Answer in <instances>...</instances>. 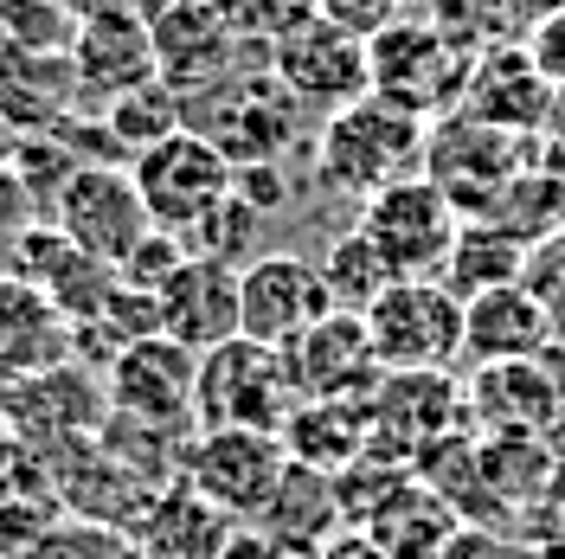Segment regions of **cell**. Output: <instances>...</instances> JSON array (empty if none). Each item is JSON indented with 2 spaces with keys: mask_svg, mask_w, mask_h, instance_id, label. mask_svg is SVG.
I'll return each instance as SVG.
<instances>
[{
  "mask_svg": "<svg viewBox=\"0 0 565 559\" xmlns=\"http://www.w3.org/2000/svg\"><path fill=\"white\" fill-rule=\"evenodd\" d=\"M469 431L462 424V386L450 373H386L366 399V456L412 470L437 437Z\"/></svg>",
  "mask_w": 565,
  "mask_h": 559,
  "instance_id": "13",
  "label": "cell"
},
{
  "mask_svg": "<svg viewBox=\"0 0 565 559\" xmlns=\"http://www.w3.org/2000/svg\"><path fill=\"white\" fill-rule=\"evenodd\" d=\"M521 175H527V141L508 136V129H489V123H476L462 109L430 123V136H424V180L462 219H489Z\"/></svg>",
  "mask_w": 565,
  "mask_h": 559,
  "instance_id": "6",
  "label": "cell"
},
{
  "mask_svg": "<svg viewBox=\"0 0 565 559\" xmlns=\"http://www.w3.org/2000/svg\"><path fill=\"white\" fill-rule=\"evenodd\" d=\"M141 20L154 39L161 84H174L180 97L257 65V45L245 39L232 0H141Z\"/></svg>",
  "mask_w": 565,
  "mask_h": 559,
  "instance_id": "4",
  "label": "cell"
},
{
  "mask_svg": "<svg viewBox=\"0 0 565 559\" xmlns=\"http://www.w3.org/2000/svg\"><path fill=\"white\" fill-rule=\"evenodd\" d=\"M180 264H186V239H174V232H148V239L129 251V264H122L116 277L129 283V289H148V296H154Z\"/></svg>",
  "mask_w": 565,
  "mask_h": 559,
  "instance_id": "39",
  "label": "cell"
},
{
  "mask_svg": "<svg viewBox=\"0 0 565 559\" xmlns=\"http://www.w3.org/2000/svg\"><path fill=\"white\" fill-rule=\"evenodd\" d=\"M161 303V335L180 341L186 354H212L238 335V271L186 257L174 277L154 289Z\"/></svg>",
  "mask_w": 565,
  "mask_h": 559,
  "instance_id": "23",
  "label": "cell"
},
{
  "mask_svg": "<svg viewBox=\"0 0 565 559\" xmlns=\"http://www.w3.org/2000/svg\"><path fill=\"white\" fill-rule=\"evenodd\" d=\"M0 39L33 45V52H71L77 7L71 0H0Z\"/></svg>",
  "mask_w": 565,
  "mask_h": 559,
  "instance_id": "36",
  "label": "cell"
},
{
  "mask_svg": "<svg viewBox=\"0 0 565 559\" xmlns=\"http://www.w3.org/2000/svg\"><path fill=\"white\" fill-rule=\"evenodd\" d=\"M424 136H430V123L380 104V97H360V104L316 123L309 168H316L321 187H334L348 200H373L392 180L424 175Z\"/></svg>",
  "mask_w": 565,
  "mask_h": 559,
  "instance_id": "2",
  "label": "cell"
},
{
  "mask_svg": "<svg viewBox=\"0 0 565 559\" xmlns=\"http://www.w3.org/2000/svg\"><path fill=\"white\" fill-rule=\"evenodd\" d=\"M136 527H141V553H154V559H218L225 540L238 534L232 515H218L206 495L186 489V483H168L141 508Z\"/></svg>",
  "mask_w": 565,
  "mask_h": 559,
  "instance_id": "27",
  "label": "cell"
},
{
  "mask_svg": "<svg viewBox=\"0 0 565 559\" xmlns=\"http://www.w3.org/2000/svg\"><path fill=\"white\" fill-rule=\"evenodd\" d=\"M521 521L533 527L527 540H565V456L553 463V476H546V489H540V502H533Z\"/></svg>",
  "mask_w": 565,
  "mask_h": 559,
  "instance_id": "43",
  "label": "cell"
},
{
  "mask_svg": "<svg viewBox=\"0 0 565 559\" xmlns=\"http://www.w3.org/2000/svg\"><path fill=\"white\" fill-rule=\"evenodd\" d=\"M129 175H136V193L148 207V219H154V232H174V239H186L206 212H218L232 200V161L193 129L141 148L129 161Z\"/></svg>",
  "mask_w": 565,
  "mask_h": 559,
  "instance_id": "8",
  "label": "cell"
},
{
  "mask_svg": "<svg viewBox=\"0 0 565 559\" xmlns=\"http://www.w3.org/2000/svg\"><path fill=\"white\" fill-rule=\"evenodd\" d=\"M193 386H200V354H186L168 335H148L104 367L109 419L148 431H193Z\"/></svg>",
  "mask_w": 565,
  "mask_h": 559,
  "instance_id": "12",
  "label": "cell"
},
{
  "mask_svg": "<svg viewBox=\"0 0 565 559\" xmlns=\"http://www.w3.org/2000/svg\"><path fill=\"white\" fill-rule=\"evenodd\" d=\"M218 559H282V553L264 540V534H257V527H238V534L225 540V553H218Z\"/></svg>",
  "mask_w": 565,
  "mask_h": 559,
  "instance_id": "47",
  "label": "cell"
},
{
  "mask_svg": "<svg viewBox=\"0 0 565 559\" xmlns=\"http://www.w3.org/2000/svg\"><path fill=\"white\" fill-rule=\"evenodd\" d=\"M302 399L289 386L277 348H257L232 335L225 348L200 354V386H193V431H277L289 424Z\"/></svg>",
  "mask_w": 565,
  "mask_h": 559,
  "instance_id": "3",
  "label": "cell"
},
{
  "mask_svg": "<svg viewBox=\"0 0 565 559\" xmlns=\"http://www.w3.org/2000/svg\"><path fill=\"white\" fill-rule=\"evenodd\" d=\"M527 257L533 245L514 239L501 219H462L457 245H450V264H444V283L450 296H482V289H508V283H527Z\"/></svg>",
  "mask_w": 565,
  "mask_h": 559,
  "instance_id": "31",
  "label": "cell"
},
{
  "mask_svg": "<svg viewBox=\"0 0 565 559\" xmlns=\"http://www.w3.org/2000/svg\"><path fill=\"white\" fill-rule=\"evenodd\" d=\"M360 321L380 373H450V360L462 354V296H450L444 277L392 283Z\"/></svg>",
  "mask_w": 565,
  "mask_h": 559,
  "instance_id": "7",
  "label": "cell"
},
{
  "mask_svg": "<svg viewBox=\"0 0 565 559\" xmlns=\"http://www.w3.org/2000/svg\"><path fill=\"white\" fill-rule=\"evenodd\" d=\"M7 277L33 283V289H39V296H45L58 315H65L71 328L97 321V315H104V303L116 296V283H122L109 264H97L90 251L71 245L58 225H33L20 245L7 251Z\"/></svg>",
  "mask_w": 565,
  "mask_h": 559,
  "instance_id": "18",
  "label": "cell"
},
{
  "mask_svg": "<svg viewBox=\"0 0 565 559\" xmlns=\"http://www.w3.org/2000/svg\"><path fill=\"white\" fill-rule=\"evenodd\" d=\"M316 7H321V20H334L353 39H373L398 20V0H316Z\"/></svg>",
  "mask_w": 565,
  "mask_h": 559,
  "instance_id": "41",
  "label": "cell"
},
{
  "mask_svg": "<svg viewBox=\"0 0 565 559\" xmlns=\"http://www.w3.org/2000/svg\"><path fill=\"white\" fill-rule=\"evenodd\" d=\"M366 65H373V97L418 123H444L462 109V84H469V59L424 13H398L386 33L366 39Z\"/></svg>",
  "mask_w": 565,
  "mask_h": 559,
  "instance_id": "5",
  "label": "cell"
},
{
  "mask_svg": "<svg viewBox=\"0 0 565 559\" xmlns=\"http://www.w3.org/2000/svg\"><path fill=\"white\" fill-rule=\"evenodd\" d=\"M521 45H527V59L540 65V77H546V84L565 97V13H553L546 27H533Z\"/></svg>",
  "mask_w": 565,
  "mask_h": 559,
  "instance_id": "42",
  "label": "cell"
},
{
  "mask_svg": "<svg viewBox=\"0 0 565 559\" xmlns=\"http://www.w3.org/2000/svg\"><path fill=\"white\" fill-rule=\"evenodd\" d=\"M250 527H257V534H264L282 559H316L321 547L348 527L334 476L289 463V470H282V483L270 489V502H264V515H257Z\"/></svg>",
  "mask_w": 565,
  "mask_h": 559,
  "instance_id": "25",
  "label": "cell"
},
{
  "mask_svg": "<svg viewBox=\"0 0 565 559\" xmlns=\"http://www.w3.org/2000/svg\"><path fill=\"white\" fill-rule=\"evenodd\" d=\"M186 104V129L206 136L232 168H257V161H289L316 141V123L309 109L282 91V77L270 65L232 71L206 91L180 97Z\"/></svg>",
  "mask_w": 565,
  "mask_h": 559,
  "instance_id": "1",
  "label": "cell"
},
{
  "mask_svg": "<svg viewBox=\"0 0 565 559\" xmlns=\"http://www.w3.org/2000/svg\"><path fill=\"white\" fill-rule=\"evenodd\" d=\"M444 559H533L527 547H514V534H494V527H462L457 547Z\"/></svg>",
  "mask_w": 565,
  "mask_h": 559,
  "instance_id": "44",
  "label": "cell"
},
{
  "mask_svg": "<svg viewBox=\"0 0 565 559\" xmlns=\"http://www.w3.org/2000/svg\"><path fill=\"white\" fill-rule=\"evenodd\" d=\"M328 315H334V303H328L321 264L296 257V251H264L257 264L238 271V335L257 348L282 354Z\"/></svg>",
  "mask_w": 565,
  "mask_h": 559,
  "instance_id": "14",
  "label": "cell"
},
{
  "mask_svg": "<svg viewBox=\"0 0 565 559\" xmlns=\"http://www.w3.org/2000/svg\"><path fill=\"white\" fill-rule=\"evenodd\" d=\"M398 13H430V0H398Z\"/></svg>",
  "mask_w": 565,
  "mask_h": 559,
  "instance_id": "48",
  "label": "cell"
},
{
  "mask_svg": "<svg viewBox=\"0 0 565 559\" xmlns=\"http://www.w3.org/2000/svg\"><path fill=\"white\" fill-rule=\"evenodd\" d=\"M462 116L489 123V129H508V136H540L553 116H559V91L540 77V65L527 59V45H494L469 65V84H462Z\"/></svg>",
  "mask_w": 565,
  "mask_h": 559,
  "instance_id": "19",
  "label": "cell"
},
{
  "mask_svg": "<svg viewBox=\"0 0 565 559\" xmlns=\"http://www.w3.org/2000/svg\"><path fill=\"white\" fill-rule=\"evenodd\" d=\"M45 225H58L71 245L90 251V257L109 264V271H122L129 251L154 232V219H148V207H141L129 168H77Z\"/></svg>",
  "mask_w": 565,
  "mask_h": 559,
  "instance_id": "16",
  "label": "cell"
},
{
  "mask_svg": "<svg viewBox=\"0 0 565 559\" xmlns=\"http://www.w3.org/2000/svg\"><path fill=\"white\" fill-rule=\"evenodd\" d=\"M476 463H482V483H489L494 508L508 521H521L540 502L559 451H553V437H533V431H476Z\"/></svg>",
  "mask_w": 565,
  "mask_h": 559,
  "instance_id": "30",
  "label": "cell"
},
{
  "mask_svg": "<svg viewBox=\"0 0 565 559\" xmlns=\"http://www.w3.org/2000/svg\"><path fill=\"white\" fill-rule=\"evenodd\" d=\"M316 559H392V553L380 547V540H373V534H360V527H341V534H334V540H328Z\"/></svg>",
  "mask_w": 565,
  "mask_h": 559,
  "instance_id": "45",
  "label": "cell"
},
{
  "mask_svg": "<svg viewBox=\"0 0 565 559\" xmlns=\"http://www.w3.org/2000/svg\"><path fill=\"white\" fill-rule=\"evenodd\" d=\"M462 424L469 431L559 437L565 431V348H546L540 360L476 367V380L462 386Z\"/></svg>",
  "mask_w": 565,
  "mask_h": 559,
  "instance_id": "15",
  "label": "cell"
},
{
  "mask_svg": "<svg viewBox=\"0 0 565 559\" xmlns=\"http://www.w3.org/2000/svg\"><path fill=\"white\" fill-rule=\"evenodd\" d=\"M33 225H45V219H39L33 193H26V180L13 175V161H0V257L20 245Z\"/></svg>",
  "mask_w": 565,
  "mask_h": 559,
  "instance_id": "40",
  "label": "cell"
},
{
  "mask_svg": "<svg viewBox=\"0 0 565 559\" xmlns=\"http://www.w3.org/2000/svg\"><path fill=\"white\" fill-rule=\"evenodd\" d=\"M65 360H71V321L39 296L33 283L0 271V392L20 380H39V373H52Z\"/></svg>",
  "mask_w": 565,
  "mask_h": 559,
  "instance_id": "26",
  "label": "cell"
},
{
  "mask_svg": "<svg viewBox=\"0 0 565 559\" xmlns=\"http://www.w3.org/2000/svg\"><path fill=\"white\" fill-rule=\"evenodd\" d=\"M282 451L321 476L353 470L366 456V399H302L282 424Z\"/></svg>",
  "mask_w": 565,
  "mask_h": 559,
  "instance_id": "28",
  "label": "cell"
},
{
  "mask_svg": "<svg viewBox=\"0 0 565 559\" xmlns=\"http://www.w3.org/2000/svg\"><path fill=\"white\" fill-rule=\"evenodd\" d=\"M353 225L380 245V257L405 283V277H444L450 245H457V232H462V212L424 175H412V180L380 187L373 200H360V219Z\"/></svg>",
  "mask_w": 565,
  "mask_h": 559,
  "instance_id": "9",
  "label": "cell"
},
{
  "mask_svg": "<svg viewBox=\"0 0 565 559\" xmlns=\"http://www.w3.org/2000/svg\"><path fill=\"white\" fill-rule=\"evenodd\" d=\"M97 123L109 129V141L136 161L141 148H154V141H168L186 129V104H180L174 84H136V91H122V97H109V104H97Z\"/></svg>",
  "mask_w": 565,
  "mask_h": 559,
  "instance_id": "33",
  "label": "cell"
},
{
  "mask_svg": "<svg viewBox=\"0 0 565 559\" xmlns=\"http://www.w3.org/2000/svg\"><path fill=\"white\" fill-rule=\"evenodd\" d=\"M7 148H13V141H7V136H0V161H7Z\"/></svg>",
  "mask_w": 565,
  "mask_h": 559,
  "instance_id": "49",
  "label": "cell"
},
{
  "mask_svg": "<svg viewBox=\"0 0 565 559\" xmlns=\"http://www.w3.org/2000/svg\"><path fill=\"white\" fill-rule=\"evenodd\" d=\"M0 419L13 431H52V437H97L109 419V399H104V373H90L84 360H65L39 380H20L0 392Z\"/></svg>",
  "mask_w": 565,
  "mask_h": 559,
  "instance_id": "22",
  "label": "cell"
},
{
  "mask_svg": "<svg viewBox=\"0 0 565 559\" xmlns=\"http://www.w3.org/2000/svg\"><path fill=\"white\" fill-rule=\"evenodd\" d=\"M71 65L84 77V104L97 109L136 84H154V39H148V20L141 7H97L77 20V39H71Z\"/></svg>",
  "mask_w": 565,
  "mask_h": 559,
  "instance_id": "20",
  "label": "cell"
},
{
  "mask_svg": "<svg viewBox=\"0 0 565 559\" xmlns=\"http://www.w3.org/2000/svg\"><path fill=\"white\" fill-rule=\"evenodd\" d=\"M232 193L257 219H277V212H289L302 200V180L289 175V161H257V168H232Z\"/></svg>",
  "mask_w": 565,
  "mask_h": 559,
  "instance_id": "37",
  "label": "cell"
},
{
  "mask_svg": "<svg viewBox=\"0 0 565 559\" xmlns=\"http://www.w3.org/2000/svg\"><path fill=\"white\" fill-rule=\"evenodd\" d=\"M232 13H238V27L257 52H270L277 39H289L296 27H309L321 7L316 0H232Z\"/></svg>",
  "mask_w": 565,
  "mask_h": 559,
  "instance_id": "38",
  "label": "cell"
},
{
  "mask_svg": "<svg viewBox=\"0 0 565 559\" xmlns=\"http://www.w3.org/2000/svg\"><path fill=\"white\" fill-rule=\"evenodd\" d=\"M553 348V321L540 309L527 283L508 289H482L462 303V354L476 367H508V360H540Z\"/></svg>",
  "mask_w": 565,
  "mask_h": 559,
  "instance_id": "24",
  "label": "cell"
},
{
  "mask_svg": "<svg viewBox=\"0 0 565 559\" xmlns=\"http://www.w3.org/2000/svg\"><path fill=\"white\" fill-rule=\"evenodd\" d=\"M501 7H508V20H514V33L521 39H527L533 27H546L553 13H565V0H501Z\"/></svg>",
  "mask_w": 565,
  "mask_h": 559,
  "instance_id": "46",
  "label": "cell"
},
{
  "mask_svg": "<svg viewBox=\"0 0 565 559\" xmlns=\"http://www.w3.org/2000/svg\"><path fill=\"white\" fill-rule=\"evenodd\" d=\"M289 470V451H282L277 431H193V444L180 456V483L200 489L238 527H250L264 515L270 489Z\"/></svg>",
  "mask_w": 565,
  "mask_h": 559,
  "instance_id": "10",
  "label": "cell"
},
{
  "mask_svg": "<svg viewBox=\"0 0 565 559\" xmlns=\"http://www.w3.org/2000/svg\"><path fill=\"white\" fill-rule=\"evenodd\" d=\"M282 367H289V386L296 399H373L380 392V360H373V341H366V321L360 315H328L316 321L302 341L282 348Z\"/></svg>",
  "mask_w": 565,
  "mask_h": 559,
  "instance_id": "21",
  "label": "cell"
},
{
  "mask_svg": "<svg viewBox=\"0 0 565 559\" xmlns=\"http://www.w3.org/2000/svg\"><path fill=\"white\" fill-rule=\"evenodd\" d=\"M321 283H328L334 315H366L392 283H398V271L380 257V245H373L360 225H348V232H334L328 251H321Z\"/></svg>",
  "mask_w": 565,
  "mask_h": 559,
  "instance_id": "32",
  "label": "cell"
},
{
  "mask_svg": "<svg viewBox=\"0 0 565 559\" xmlns=\"http://www.w3.org/2000/svg\"><path fill=\"white\" fill-rule=\"evenodd\" d=\"M264 65L277 71L282 91L309 109V116H334V109L373 97L366 39L341 33V27H334V20H321V13L309 20V27H296L289 39H277V45L264 52Z\"/></svg>",
  "mask_w": 565,
  "mask_h": 559,
  "instance_id": "11",
  "label": "cell"
},
{
  "mask_svg": "<svg viewBox=\"0 0 565 559\" xmlns=\"http://www.w3.org/2000/svg\"><path fill=\"white\" fill-rule=\"evenodd\" d=\"M360 534H373L392 559H444L450 547H457L462 521L450 515V502H444V495H430L418 476H405V483L380 502V515L360 527Z\"/></svg>",
  "mask_w": 565,
  "mask_h": 559,
  "instance_id": "29",
  "label": "cell"
},
{
  "mask_svg": "<svg viewBox=\"0 0 565 559\" xmlns=\"http://www.w3.org/2000/svg\"><path fill=\"white\" fill-rule=\"evenodd\" d=\"M77 109L90 104H84V77L71 65V52H33V45L0 39V136H52Z\"/></svg>",
  "mask_w": 565,
  "mask_h": 559,
  "instance_id": "17",
  "label": "cell"
},
{
  "mask_svg": "<svg viewBox=\"0 0 565 559\" xmlns=\"http://www.w3.org/2000/svg\"><path fill=\"white\" fill-rule=\"evenodd\" d=\"M257 232H264V219L232 193L218 212H206L193 232H186V257H206V264H225V271H245L257 264L264 251H257Z\"/></svg>",
  "mask_w": 565,
  "mask_h": 559,
  "instance_id": "35",
  "label": "cell"
},
{
  "mask_svg": "<svg viewBox=\"0 0 565 559\" xmlns=\"http://www.w3.org/2000/svg\"><path fill=\"white\" fill-rule=\"evenodd\" d=\"M424 20L444 33V45H457L469 65H476L482 52H494V45H514V39H521L501 0H430Z\"/></svg>",
  "mask_w": 565,
  "mask_h": 559,
  "instance_id": "34",
  "label": "cell"
}]
</instances>
